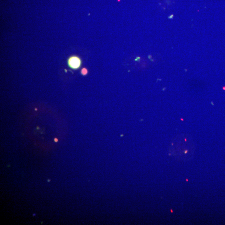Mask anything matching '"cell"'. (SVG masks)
<instances>
[{
  "label": "cell",
  "instance_id": "cell-4",
  "mask_svg": "<svg viewBox=\"0 0 225 225\" xmlns=\"http://www.w3.org/2000/svg\"><path fill=\"white\" fill-rule=\"evenodd\" d=\"M35 111H37V109L36 108H35Z\"/></svg>",
  "mask_w": 225,
  "mask_h": 225
},
{
  "label": "cell",
  "instance_id": "cell-1",
  "mask_svg": "<svg viewBox=\"0 0 225 225\" xmlns=\"http://www.w3.org/2000/svg\"><path fill=\"white\" fill-rule=\"evenodd\" d=\"M68 65L72 69L77 70L81 67L82 61L81 58L76 56H73L68 59Z\"/></svg>",
  "mask_w": 225,
  "mask_h": 225
},
{
  "label": "cell",
  "instance_id": "cell-3",
  "mask_svg": "<svg viewBox=\"0 0 225 225\" xmlns=\"http://www.w3.org/2000/svg\"><path fill=\"white\" fill-rule=\"evenodd\" d=\"M58 139L57 138H55V139H54V141H55V142H58Z\"/></svg>",
  "mask_w": 225,
  "mask_h": 225
},
{
  "label": "cell",
  "instance_id": "cell-2",
  "mask_svg": "<svg viewBox=\"0 0 225 225\" xmlns=\"http://www.w3.org/2000/svg\"><path fill=\"white\" fill-rule=\"evenodd\" d=\"M81 74L83 75H86L88 74V70H87V68H83L81 70Z\"/></svg>",
  "mask_w": 225,
  "mask_h": 225
}]
</instances>
